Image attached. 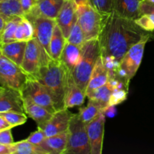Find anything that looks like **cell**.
I'll return each instance as SVG.
<instances>
[{"mask_svg":"<svg viewBox=\"0 0 154 154\" xmlns=\"http://www.w3.org/2000/svg\"><path fill=\"white\" fill-rule=\"evenodd\" d=\"M154 38L153 32L146 31L135 20L122 17L114 12L103 15L99 35L101 56L109 72H115L127 51L145 38Z\"/></svg>","mask_w":154,"mask_h":154,"instance_id":"cell-1","label":"cell"},{"mask_svg":"<svg viewBox=\"0 0 154 154\" xmlns=\"http://www.w3.org/2000/svg\"><path fill=\"white\" fill-rule=\"evenodd\" d=\"M70 72L60 60L51 59L48 64L41 66L33 76L48 90L56 111L66 108L65 100Z\"/></svg>","mask_w":154,"mask_h":154,"instance_id":"cell-2","label":"cell"},{"mask_svg":"<svg viewBox=\"0 0 154 154\" xmlns=\"http://www.w3.org/2000/svg\"><path fill=\"white\" fill-rule=\"evenodd\" d=\"M100 55L99 38L86 41L81 47V59L72 72V75L75 83L85 93L92 72Z\"/></svg>","mask_w":154,"mask_h":154,"instance_id":"cell-3","label":"cell"},{"mask_svg":"<svg viewBox=\"0 0 154 154\" xmlns=\"http://www.w3.org/2000/svg\"><path fill=\"white\" fill-rule=\"evenodd\" d=\"M78 22L79 23L86 41L98 38L102 29L103 15L90 3V0H75Z\"/></svg>","mask_w":154,"mask_h":154,"instance_id":"cell-4","label":"cell"},{"mask_svg":"<svg viewBox=\"0 0 154 154\" xmlns=\"http://www.w3.org/2000/svg\"><path fill=\"white\" fill-rule=\"evenodd\" d=\"M86 125L78 114H73L68 129V143L64 154H91Z\"/></svg>","mask_w":154,"mask_h":154,"instance_id":"cell-5","label":"cell"},{"mask_svg":"<svg viewBox=\"0 0 154 154\" xmlns=\"http://www.w3.org/2000/svg\"><path fill=\"white\" fill-rule=\"evenodd\" d=\"M150 40V38H145L132 46L122 58L117 70L109 74L115 75L129 84V81L134 78L141 66L145 45Z\"/></svg>","mask_w":154,"mask_h":154,"instance_id":"cell-6","label":"cell"},{"mask_svg":"<svg viewBox=\"0 0 154 154\" xmlns=\"http://www.w3.org/2000/svg\"><path fill=\"white\" fill-rule=\"evenodd\" d=\"M24 17L26 18L32 25L34 37L40 45L45 57L48 59H52L50 56V43L54 29L57 25L56 19L41 16L32 12L24 15Z\"/></svg>","mask_w":154,"mask_h":154,"instance_id":"cell-7","label":"cell"},{"mask_svg":"<svg viewBox=\"0 0 154 154\" xmlns=\"http://www.w3.org/2000/svg\"><path fill=\"white\" fill-rule=\"evenodd\" d=\"M28 78V75L22 68L0 51V84L5 88H11L20 91Z\"/></svg>","mask_w":154,"mask_h":154,"instance_id":"cell-8","label":"cell"},{"mask_svg":"<svg viewBox=\"0 0 154 154\" xmlns=\"http://www.w3.org/2000/svg\"><path fill=\"white\" fill-rule=\"evenodd\" d=\"M51 59L45 57L40 45L35 37L26 43L21 68L28 75L34 76L42 66L48 64Z\"/></svg>","mask_w":154,"mask_h":154,"instance_id":"cell-9","label":"cell"},{"mask_svg":"<svg viewBox=\"0 0 154 154\" xmlns=\"http://www.w3.org/2000/svg\"><path fill=\"white\" fill-rule=\"evenodd\" d=\"M23 97H26L35 103L45 107L51 113L56 112L51 96L45 86L33 76L28 75L26 81L20 90Z\"/></svg>","mask_w":154,"mask_h":154,"instance_id":"cell-10","label":"cell"},{"mask_svg":"<svg viewBox=\"0 0 154 154\" xmlns=\"http://www.w3.org/2000/svg\"><path fill=\"white\" fill-rule=\"evenodd\" d=\"M105 123V113L102 111L97 117L86 125L91 147V154H102V153Z\"/></svg>","mask_w":154,"mask_h":154,"instance_id":"cell-11","label":"cell"},{"mask_svg":"<svg viewBox=\"0 0 154 154\" xmlns=\"http://www.w3.org/2000/svg\"><path fill=\"white\" fill-rule=\"evenodd\" d=\"M73 114L68 108L57 111L53 114L49 121L43 127L39 129L43 130L46 137L53 136L66 132L69 129V123Z\"/></svg>","mask_w":154,"mask_h":154,"instance_id":"cell-12","label":"cell"},{"mask_svg":"<svg viewBox=\"0 0 154 154\" xmlns=\"http://www.w3.org/2000/svg\"><path fill=\"white\" fill-rule=\"evenodd\" d=\"M77 20L78 16L76 12V2L75 0H66L56 21L57 25L61 29L66 40Z\"/></svg>","mask_w":154,"mask_h":154,"instance_id":"cell-13","label":"cell"},{"mask_svg":"<svg viewBox=\"0 0 154 154\" xmlns=\"http://www.w3.org/2000/svg\"><path fill=\"white\" fill-rule=\"evenodd\" d=\"M9 111L25 113L23 100L20 90L4 88L0 93V113Z\"/></svg>","mask_w":154,"mask_h":154,"instance_id":"cell-14","label":"cell"},{"mask_svg":"<svg viewBox=\"0 0 154 154\" xmlns=\"http://www.w3.org/2000/svg\"><path fill=\"white\" fill-rule=\"evenodd\" d=\"M23 100L25 113L37 123L38 128L43 127L52 117L54 114L45 107L35 103L29 98L23 97Z\"/></svg>","mask_w":154,"mask_h":154,"instance_id":"cell-15","label":"cell"},{"mask_svg":"<svg viewBox=\"0 0 154 154\" xmlns=\"http://www.w3.org/2000/svg\"><path fill=\"white\" fill-rule=\"evenodd\" d=\"M109 79V71L105 65L102 56L98 58L95 67L92 72L87 90L86 95L88 96L90 93L94 91L99 87L107 84Z\"/></svg>","mask_w":154,"mask_h":154,"instance_id":"cell-16","label":"cell"},{"mask_svg":"<svg viewBox=\"0 0 154 154\" xmlns=\"http://www.w3.org/2000/svg\"><path fill=\"white\" fill-rule=\"evenodd\" d=\"M141 0H114L112 11L122 17L135 20L141 16Z\"/></svg>","mask_w":154,"mask_h":154,"instance_id":"cell-17","label":"cell"},{"mask_svg":"<svg viewBox=\"0 0 154 154\" xmlns=\"http://www.w3.org/2000/svg\"><path fill=\"white\" fill-rule=\"evenodd\" d=\"M69 132L46 137L43 142L38 146L44 154H64L68 143Z\"/></svg>","mask_w":154,"mask_h":154,"instance_id":"cell-18","label":"cell"},{"mask_svg":"<svg viewBox=\"0 0 154 154\" xmlns=\"http://www.w3.org/2000/svg\"><path fill=\"white\" fill-rule=\"evenodd\" d=\"M65 1L66 0H35L34 7L29 12L51 19H57Z\"/></svg>","mask_w":154,"mask_h":154,"instance_id":"cell-19","label":"cell"},{"mask_svg":"<svg viewBox=\"0 0 154 154\" xmlns=\"http://www.w3.org/2000/svg\"><path fill=\"white\" fill-rule=\"evenodd\" d=\"M86 97V93L83 91L75 83L72 72H70L68 79V89L65 100V108L69 109L75 107L81 106L84 103Z\"/></svg>","mask_w":154,"mask_h":154,"instance_id":"cell-20","label":"cell"},{"mask_svg":"<svg viewBox=\"0 0 154 154\" xmlns=\"http://www.w3.org/2000/svg\"><path fill=\"white\" fill-rule=\"evenodd\" d=\"M27 42L15 41L11 43L4 44L0 46V51L3 55L21 67Z\"/></svg>","mask_w":154,"mask_h":154,"instance_id":"cell-21","label":"cell"},{"mask_svg":"<svg viewBox=\"0 0 154 154\" xmlns=\"http://www.w3.org/2000/svg\"><path fill=\"white\" fill-rule=\"evenodd\" d=\"M81 47L69 43L66 41L60 60L66 66L71 72L74 70L75 66L78 63L81 59Z\"/></svg>","mask_w":154,"mask_h":154,"instance_id":"cell-22","label":"cell"},{"mask_svg":"<svg viewBox=\"0 0 154 154\" xmlns=\"http://www.w3.org/2000/svg\"><path fill=\"white\" fill-rule=\"evenodd\" d=\"M24 12L21 6L20 0H1L0 1V15L9 20L14 17H24Z\"/></svg>","mask_w":154,"mask_h":154,"instance_id":"cell-23","label":"cell"},{"mask_svg":"<svg viewBox=\"0 0 154 154\" xmlns=\"http://www.w3.org/2000/svg\"><path fill=\"white\" fill-rule=\"evenodd\" d=\"M66 43V38H65L61 29L57 24L54 29L50 43V56L51 58L55 60H60V56L64 49Z\"/></svg>","mask_w":154,"mask_h":154,"instance_id":"cell-24","label":"cell"},{"mask_svg":"<svg viewBox=\"0 0 154 154\" xmlns=\"http://www.w3.org/2000/svg\"><path fill=\"white\" fill-rule=\"evenodd\" d=\"M106 108L107 107L105 105L97 101L89 99L87 105L80 109L78 115L80 119L87 124L89 122L92 121L95 117H97L99 113L104 111Z\"/></svg>","mask_w":154,"mask_h":154,"instance_id":"cell-25","label":"cell"},{"mask_svg":"<svg viewBox=\"0 0 154 154\" xmlns=\"http://www.w3.org/2000/svg\"><path fill=\"white\" fill-rule=\"evenodd\" d=\"M23 17L17 16L7 20L5 26L0 34V46L4 44L11 43L15 42V32L17 28L18 24L21 21Z\"/></svg>","mask_w":154,"mask_h":154,"instance_id":"cell-26","label":"cell"},{"mask_svg":"<svg viewBox=\"0 0 154 154\" xmlns=\"http://www.w3.org/2000/svg\"><path fill=\"white\" fill-rule=\"evenodd\" d=\"M114 89H116L115 87L111 85L108 81L107 84L95 90L94 91L90 93L88 96H87V97L89 99L97 101V102L103 104L106 107H108L109 106L110 99H111V94H112Z\"/></svg>","mask_w":154,"mask_h":154,"instance_id":"cell-27","label":"cell"},{"mask_svg":"<svg viewBox=\"0 0 154 154\" xmlns=\"http://www.w3.org/2000/svg\"><path fill=\"white\" fill-rule=\"evenodd\" d=\"M11 154H44L38 146L34 145L26 139L11 144Z\"/></svg>","mask_w":154,"mask_h":154,"instance_id":"cell-28","label":"cell"},{"mask_svg":"<svg viewBox=\"0 0 154 154\" xmlns=\"http://www.w3.org/2000/svg\"><path fill=\"white\" fill-rule=\"evenodd\" d=\"M34 37V31L31 23L26 17H23L15 32V40L28 42Z\"/></svg>","mask_w":154,"mask_h":154,"instance_id":"cell-29","label":"cell"},{"mask_svg":"<svg viewBox=\"0 0 154 154\" xmlns=\"http://www.w3.org/2000/svg\"><path fill=\"white\" fill-rule=\"evenodd\" d=\"M66 41L69 42V43L78 45L79 47H82L84 42H86L85 35H84L79 23L78 22V20H77V21L75 23L73 26H72L70 33H69V37H68Z\"/></svg>","mask_w":154,"mask_h":154,"instance_id":"cell-30","label":"cell"},{"mask_svg":"<svg viewBox=\"0 0 154 154\" xmlns=\"http://www.w3.org/2000/svg\"><path fill=\"white\" fill-rule=\"evenodd\" d=\"M0 116L4 117L13 127L24 124L27 120V117L25 113L14 112V111L2 112L0 113Z\"/></svg>","mask_w":154,"mask_h":154,"instance_id":"cell-31","label":"cell"},{"mask_svg":"<svg viewBox=\"0 0 154 154\" xmlns=\"http://www.w3.org/2000/svg\"><path fill=\"white\" fill-rule=\"evenodd\" d=\"M135 21L144 30L154 33V14H141Z\"/></svg>","mask_w":154,"mask_h":154,"instance_id":"cell-32","label":"cell"},{"mask_svg":"<svg viewBox=\"0 0 154 154\" xmlns=\"http://www.w3.org/2000/svg\"><path fill=\"white\" fill-rule=\"evenodd\" d=\"M114 0H90L92 5L102 15L111 13L113 9Z\"/></svg>","mask_w":154,"mask_h":154,"instance_id":"cell-33","label":"cell"},{"mask_svg":"<svg viewBox=\"0 0 154 154\" xmlns=\"http://www.w3.org/2000/svg\"><path fill=\"white\" fill-rule=\"evenodd\" d=\"M128 90H129L126 88L114 89L112 94H111V99H110L109 106L110 105H114V106H116V105L124 102L126 99V98H127Z\"/></svg>","mask_w":154,"mask_h":154,"instance_id":"cell-34","label":"cell"},{"mask_svg":"<svg viewBox=\"0 0 154 154\" xmlns=\"http://www.w3.org/2000/svg\"><path fill=\"white\" fill-rule=\"evenodd\" d=\"M45 138H46V136H45L43 130L42 129L38 128V130L30 134L29 136L26 138V140L34 145L39 146L43 142Z\"/></svg>","mask_w":154,"mask_h":154,"instance_id":"cell-35","label":"cell"},{"mask_svg":"<svg viewBox=\"0 0 154 154\" xmlns=\"http://www.w3.org/2000/svg\"><path fill=\"white\" fill-rule=\"evenodd\" d=\"M11 129L12 128H9L0 131V144L11 145L14 142L12 136Z\"/></svg>","mask_w":154,"mask_h":154,"instance_id":"cell-36","label":"cell"},{"mask_svg":"<svg viewBox=\"0 0 154 154\" xmlns=\"http://www.w3.org/2000/svg\"><path fill=\"white\" fill-rule=\"evenodd\" d=\"M140 14H154V4L146 1H141L140 4Z\"/></svg>","mask_w":154,"mask_h":154,"instance_id":"cell-37","label":"cell"},{"mask_svg":"<svg viewBox=\"0 0 154 154\" xmlns=\"http://www.w3.org/2000/svg\"><path fill=\"white\" fill-rule=\"evenodd\" d=\"M20 3L24 14H26L34 7L35 0H20Z\"/></svg>","mask_w":154,"mask_h":154,"instance_id":"cell-38","label":"cell"},{"mask_svg":"<svg viewBox=\"0 0 154 154\" xmlns=\"http://www.w3.org/2000/svg\"><path fill=\"white\" fill-rule=\"evenodd\" d=\"M104 113H105V117L108 116L109 117H113L115 116L116 114V108L114 105H110V106L107 107L105 110H104Z\"/></svg>","mask_w":154,"mask_h":154,"instance_id":"cell-39","label":"cell"},{"mask_svg":"<svg viewBox=\"0 0 154 154\" xmlns=\"http://www.w3.org/2000/svg\"><path fill=\"white\" fill-rule=\"evenodd\" d=\"M9 128H14L3 117L0 116V131L4 130V129H9Z\"/></svg>","mask_w":154,"mask_h":154,"instance_id":"cell-40","label":"cell"},{"mask_svg":"<svg viewBox=\"0 0 154 154\" xmlns=\"http://www.w3.org/2000/svg\"><path fill=\"white\" fill-rule=\"evenodd\" d=\"M0 154H11V145L0 144Z\"/></svg>","mask_w":154,"mask_h":154,"instance_id":"cell-41","label":"cell"},{"mask_svg":"<svg viewBox=\"0 0 154 154\" xmlns=\"http://www.w3.org/2000/svg\"><path fill=\"white\" fill-rule=\"evenodd\" d=\"M5 20L0 15V34H1L3 28L5 26Z\"/></svg>","mask_w":154,"mask_h":154,"instance_id":"cell-42","label":"cell"},{"mask_svg":"<svg viewBox=\"0 0 154 154\" xmlns=\"http://www.w3.org/2000/svg\"><path fill=\"white\" fill-rule=\"evenodd\" d=\"M143 1V0H142ZM144 1H146V2H150V3H153L154 4V0H144Z\"/></svg>","mask_w":154,"mask_h":154,"instance_id":"cell-43","label":"cell"},{"mask_svg":"<svg viewBox=\"0 0 154 154\" xmlns=\"http://www.w3.org/2000/svg\"><path fill=\"white\" fill-rule=\"evenodd\" d=\"M4 88H5V87H3L2 86V87H0V93H1L3 91V90H4Z\"/></svg>","mask_w":154,"mask_h":154,"instance_id":"cell-44","label":"cell"},{"mask_svg":"<svg viewBox=\"0 0 154 154\" xmlns=\"http://www.w3.org/2000/svg\"><path fill=\"white\" fill-rule=\"evenodd\" d=\"M141 1H142V0H141Z\"/></svg>","mask_w":154,"mask_h":154,"instance_id":"cell-45","label":"cell"},{"mask_svg":"<svg viewBox=\"0 0 154 154\" xmlns=\"http://www.w3.org/2000/svg\"><path fill=\"white\" fill-rule=\"evenodd\" d=\"M0 1H1V0H0Z\"/></svg>","mask_w":154,"mask_h":154,"instance_id":"cell-46","label":"cell"}]
</instances>
